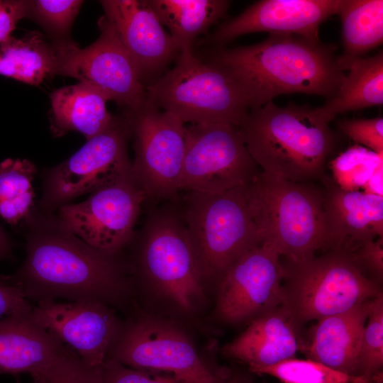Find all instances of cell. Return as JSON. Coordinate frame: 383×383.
<instances>
[{"instance_id":"cell-39","label":"cell","mask_w":383,"mask_h":383,"mask_svg":"<svg viewBox=\"0 0 383 383\" xmlns=\"http://www.w3.org/2000/svg\"><path fill=\"white\" fill-rule=\"evenodd\" d=\"M383 167L377 170L369 179L362 189L364 192L377 195H382Z\"/></svg>"},{"instance_id":"cell-14","label":"cell","mask_w":383,"mask_h":383,"mask_svg":"<svg viewBox=\"0 0 383 383\" xmlns=\"http://www.w3.org/2000/svg\"><path fill=\"white\" fill-rule=\"evenodd\" d=\"M130 137L125 118H116L109 128L87 140L73 155L48 170L39 203L45 214L132 172L127 152Z\"/></svg>"},{"instance_id":"cell-24","label":"cell","mask_w":383,"mask_h":383,"mask_svg":"<svg viewBox=\"0 0 383 383\" xmlns=\"http://www.w3.org/2000/svg\"><path fill=\"white\" fill-rule=\"evenodd\" d=\"M345 70L348 76L335 94L321 106L314 109L316 113L329 123L338 114L383 104V53L350 61Z\"/></svg>"},{"instance_id":"cell-6","label":"cell","mask_w":383,"mask_h":383,"mask_svg":"<svg viewBox=\"0 0 383 383\" xmlns=\"http://www.w3.org/2000/svg\"><path fill=\"white\" fill-rule=\"evenodd\" d=\"M151 213L141 231L136 270L160 298L184 315H195L206 304V282L182 211Z\"/></svg>"},{"instance_id":"cell-4","label":"cell","mask_w":383,"mask_h":383,"mask_svg":"<svg viewBox=\"0 0 383 383\" xmlns=\"http://www.w3.org/2000/svg\"><path fill=\"white\" fill-rule=\"evenodd\" d=\"M245 188L262 242L280 256L296 261L327 248L324 197L317 189L262 172Z\"/></svg>"},{"instance_id":"cell-29","label":"cell","mask_w":383,"mask_h":383,"mask_svg":"<svg viewBox=\"0 0 383 383\" xmlns=\"http://www.w3.org/2000/svg\"><path fill=\"white\" fill-rule=\"evenodd\" d=\"M248 369L255 374L274 377L282 383H355L371 381L363 377L338 371L311 359L292 357L273 365L252 366Z\"/></svg>"},{"instance_id":"cell-16","label":"cell","mask_w":383,"mask_h":383,"mask_svg":"<svg viewBox=\"0 0 383 383\" xmlns=\"http://www.w3.org/2000/svg\"><path fill=\"white\" fill-rule=\"evenodd\" d=\"M29 318L94 369L109 358L123 323L112 306L98 301H43Z\"/></svg>"},{"instance_id":"cell-27","label":"cell","mask_w":383,"mask_h":383,"mask_svg":"<svg viewBox=\"0 0 383 383\" xmlns=\"http://www.w3.org/2000/svg\"><path fill=\"white\" fill-rule=\"evenodd\" d=\"M343 25V54L338 61L342 71L350 61L383 41V1L344 0L338 13Z\"/></svg>"},{"instance_id":"cell-21","label":"cell","mask_w":383,"mask_h":383,"mask_svg":"<svg viewBox=\"0 0 383 383\" xmlns=\"http://www.w3.org/2000/svg\"><path fill=\"white\" fill-rule=\"evenodd\" d=\"M370 300L318 321L308 348L309 359L357 376L361 338Z\"/></svg>"},{"instance_id":"cell-9","label":"cell","mask_w":383,"mask_h":383,"mask_svg":"<svg viewBox=\"0 0 383 383\" xmlns=\"http://www.w3.org/2000/svg\"><path fill=\"white\" fill-rule=\"evenodd\" d=\"M109 358L133 369L171 374L189 383H223L230 372L209 365L178 323L149 313L123 321Z\"/></svg>"},{"instance_id":"cell-32","label":"cell","mask_w":383,"mask_h":383,"mask_svg":"<svg viewBox=\"0 0 383 383\" xmlns=\"http://www.w3.org/2000/svg\"><path fill=\"white\" fill-rule=\"evenodd\" d=\"M31 377L33 383H102L98 369L87 365L67 346L50 364Z\"/></svg>"},{"instance_id":"cell-12","label":"cell","mask_w":383,"mask_h":383,"mask_svg":"<svg viewBox=\"0 0 383 383\" xmlns=\"http://www.w3.org/2000/svg\"><path fill=\"white\" fill-rule=\"evenodd\" d=\"M239 127L186 126L179 190L220 193L250 182L258 173Z\"/></svg>"},{"instance_id":"cell-17","label":"cell","mask_w":383,"mask_h":383,"mask_svg":"<svg viewBox=\"0 0 383 383\" xmlns=\"http://www.w3.org/2000/svg\"><path fill=\"white\" fill-rule=\"evenodd\" d=\"M344 0H262L223 23L210 39L220 46L250 33L293 34L319 41L318 27L338 14Z\"/></svg>"},{"instance_id":"cell-18","label":"cell","mask_w":383,"mask_h":383,"mask_svg":"<svg viewBox=\"0 0 383 383\" xmlns=\"http://www.w3.org/2000/svg\"><path fill=\"white\" fill-rule=\"evenodd\" d=\"M143 80L157 74L180 52L148 0L101 1Z\"/></svg>"},{"instance_id":"cell-26","label":"cell","mask_w":383,"mask_h":383,"mask_svg":"<svg viewBox=\"0 0 383 383\" xmlns=\"http://www.w3.org/2000/svg\"><path fill=\"white\" fill-rule=\"evenodd\" d=\"M56 52L38 32L20 39L11 36L0 44V74L38 85L55 74Z\"/></svg>"},{"instance_id":"cell-19","label":"cell","mask_w":383,"mask_h":383,"mask_svg":"<svg viewBox=\"0 0 383 383\" xmlns=\"http://www.w3.org/2000/svg\"><path fill=\"white\" fill-rule=\"evenodd\" d=\"M323 197L327 248L345 250L383 236V196L332 184Z\"/></svg>"},{"instance_id":"cell-37","label":"cell","mask_w":383,"mask_h":383,"mask_svg":"<svg viewBox=\"0 0 383 383\" xmlns=\"http://www.w3.org/2000/svg\"><path fill=\"white\" fill-rule=\"evenodd\" d=\"M353 253L359 265H363L380 282L383 278V236L362 243Z\"/></svg>"},{"instance_id":"cell-2","label":"cell","mask_w":383,"mask_h":383,"mask_svg":"<svg viewBox=\"0 0 383 383\" xmlns=\"http://www.w3.org/2000/svg\"><path fill=\"white\" fill-rule=\"evenodd\" d=\"M335 50L320 40L272 33L257 44L218 48L209 62L235 81L252 110L284 94L332 97L345 77Z\"/></svg>"},{"instance_id":"cell-41","label":"cell","mask_w":383,"mask_h":383,"mask_svg":"<svg viewBox=\"0 0 383 383\" xmlns=\"http://www.w3.org/2000/svg\"><path fill=\"white\" fill-rule=\"evenodd\" d=\"M223 383H251V382L244 375L233 372L230 370V372Z\"/></svg>"},{"instance_id":"cell-35","label":"cell","mask_w":383,"mask_h":383,"mask_svg":"<svg viewBox=\"0 0 383 383\" xmlns=\"http://www.w3.org/2000/svg\"><path fill=\"white\" fill-rule=\"evenodd\" d=\"M339 128L357 143L373 152L383 154V118L344 119L338 122Z\"/></svg>"},{"instance_id":"cell-23","label":"cell","mask_w":383,"mask_h":383,"mask_svg":"<svg viewBox=\"0 0 383 383\" xmlns=\"http://www.w3.org/2000/svg\"><path fill=\"white\" fill-rule=\"evenodd\" d=\"M50 99L51 129L57 136L75 131L88 140L109 128L116 119L106 109L105 96L82 82L55 90Z\"/></svg>"},{"instance_id":"cell-34","label":"cell","mask_w":383,"mask_h":383,"mask_svg":"<svg viewBox=\"0 0 383 383\" xmlns=\"http://www.w3.org/2000/svg\"><path fill=\"white\" fill-rule=\"evenodd\" d=\"M80 0H36L30 1L34 12L47 25L57 31H66L77 15Z\"/></svg>"},{"instance_id":"cell-5","label":"cell","mask_w":383,"mask_h":383,"mask_svg":"<svg viewBox=\"0 0 383 383\" xmlns=\"http://www.w3.org/2000/svg\"><path fill=\"white\" fill-rule=\"evenodd\" d=\"M282 306L299 326L345 312L382 292L348 250H332L283 265Z\"/></svg>"},{"instance_id":"cell-13","label":"cell","mask_w":383,"mask_h":383,"mask_svg":"<svg viewBox=\"0 0 383 383\" xmlns=\"http://www.w3.org/2000/svg\"><path fill=\"white\" fill-rule=\"evenodd\" d=\"M98 25L100 35L88 47L71 43L55 46V74L76 78L126 110L135 109L146 99L139 72L105 16Z\"/></svg>"},{"instance_id":"cell-7","label":"cell","mask_w":383,"mask_h":383,"mask_svg":"<svg viewBox=\"0 0 383 383\" xmlns=\"http://www.w3.org/2000/svg\"><path fill=\"white\" fill-rule=\"evenodd\" d=\"M145 97L184 124L239 126L249 111L235 81L221 68L204 62L192 50L180 52L174 67L145 87Z\"/></svg>"},{"instance_id":"cell-1","label":"cell","mask_w":383,"mask_h":383,"mask_svg":"<svg viewBox=\"0 0 383 383\" xmlns=\"http://www.w3.org/2000/svg\"><path fill=\"white\" fill-rule=\"evenodd\" d=\"M26 257L11 278L27 299L98 301L121 306L130 297L129 265L58 227L48 215L33 213L26 224Z\"/></svg>"},{"instance_id":"cell-42","label":"cell","mask_w":383,"mask_h":383,"mask_svg":"<svg viewBox=\"0 0 383 383\" xmlns=\"http://www.w3.org/2000/svg\"><path fill=\"white\" fill-rule=\"evenodd\" d=\"M355 383H378V382H372V381H365V382H355Z\"/></svg>"},{"instance_id":"cell-20","label":"cell","mask_w":383,"mask_h":383,"mask_svg":"<svg viewBox=\"0 0 383 383\" xmlns=\"http://www.w3.org/2000/svg\"><path fill=\"white\" fill-rule=\"evenodd\" d=\"M246 329L222 348L228 357L252 366H265L294 357L301 348L299 326L278 306L256 317Z\"/></svg>"},{"instance_id":"cell-38","label":"cell","mask_w":383,"mask_h":383,"mask_svg":"<svg viewBox=\"0 0 383 383\" xmlns=\"http://www.w3.org/2000/svg\"><path fill=\"white\" fill-rule=\"evenodd\" d=\"M29 1H0V44L11 37L19 20L28 13Z\"/></svg>"},{"instance_id":"cell-33","label":"cell","mask_w":383,"mask_h":383,"mask_svg":"<svg viewBox=\"0 0 383 383\" xmlns=\"http://www.w3.org/2000/svg\"><path fill=\"white\" fill-rule=\"evenodd\" d=\"M98 372L102 383H189L171 374L133 369L111 358Z\"/></svg>"},{"instance_id":"cell-8","label":"cell","mask_w":383,"mask_h":383,"mask_svg":"<svg viewBox=\"0 0 383 383\" xmlns=\"http://www.w3.org/2000/svg\"><path fill=\"white\" fill-rule=\"evenodd\" d=\"M245 184L215 194L187 192L182 215L206 284L217 283L238 258L262 243Z\"/></svg>"},{"instance_id":"cell-11","label":"cell","mask_w":383,"mask_h":383,"mask_svg":"<svg viewBox=\"0 0 383 383\" xmlns=\"http://www.w3.org/2000/svg\"><path fill=\"white\" fill-rule=\"evenodd\" d=\"M145 193L133 172L91 193L85 201L67 204L48 214L62 230L111 255L118 253L135 236L134 226Z\"/></svg>"},{"instance_id":"cell-36","label":"cell","mask_w":383,"mask_h":383,"mask_svg":"<svg viewBox=\"0 0 383 383\" xmlns=\"http://www.w3.org/2000/svg\"><path fill=\"white\" fill-rule=\"evenodd\" d=\"M33 306L21 288L9 276H0V321L12 316H25Z\"/></svg>"},{"instance_id":"cell-31","label":"cell","mask_w":383,"mask_h":383,"mask_svg":"<svg viewBox=\"0 0 383 383\" xmlns=\"http://www.w3.org/2000/svg\"><path fill=\"white\" fill-rule=\"evenodd\" d=\"M383 167V154L355 145L331 161L336 185L344 190L354 191L365 184L379 168Z\"/></svg>"},{"instance_id":"cell-3","label":"cell","mask_w":383,"mask_h":383,"mask_svg":"<svg viewBox=\"0 0 383 383\" xmlns=\"http://www.w3.org/2000/svg\"><path fill=\"white\" fill-rule=\"evenodd\" d=\"M238 127L262 172L294 182L321 176L334 145L328 123L308 106L279 107L269 101L249 110Z\"/></svg>"},{"instance_id":"cell-22","label":"cell","mask_w":383,"mask_h":383,"mask_svg":"<svg viewBox=\"0 0 383 383\" xmlns=\"http://www.w3.org/2000/svg\"><path fill=\"white\" fill-rule=\"evenodd\" d=\"M29 314L0 321V374L33 375L50 364L66 346L34 323Z\"/></svg>"},{"instance_id":"cell-10","label":"cell","mask_w":383,"mask_h":383,"mask_svg":"<svg viewBox=\"0 0 383 383\" xmlns=\"http://www.w3.org/2000/svg\"><path fill=\"white\" fill-rule=\"evenodd\" d=\"M124 118L133 139L132 172L147 199L175 200L180 191L185 124L146 99L126 110Z\"/></svg>"},{"instance_id":"cell-25","label":"cell","mask_w":383,"mask_h":383,"mask_svg":"<svg viewBox=\"0 0 383 383\" xmlns=\"http://www.w3.org/2000/svg\"><path fill=\"white\" fill-rule=\"evenodd\" d=\"M163 26L168 28L179 52L192 50L196 38L226 13L225 0H148Z\"/></svg>"},{"instance_id":"cell-28","label":"cell","mask_w":383,"mask_h":383,"mask_svg":"<svg viewBox=\"0 0 383 383\" xmlns=\"http://www.w3.org/2000/svg\"><path fill=\"white\" fill-rule=\"evenodd\" d=\"M35 172L34 164L26 159L0 162V217L13 227L27 224L33 214Z\"/></svg>"},{"instance_id":"cell-30","label":"cell","mask_w":383,"mask_h":383,"mask_svg":"<svg viewBox=\"0 0 383 383\" xmlns=\"http://www.w3.org/2000/svg\"><path fill=\"white\" fill-rule=\"evenodd\" d=\"M383 366V294L370 300L358 354L357 376L380 383Z\"/></svg>"},{"instance_id":"cell-15","label":"cell","mask_w":383,"mask_h":383,"mask_svg":"<svg viewBox=\"0 0 383 383\" xmlns=\"http://www.w3.org/2000/svg\"><path fill=\"white\" fill-rule=\"evenodd\" d=\"M280 257L272 245L262 242L238 258L217 282L216 318L230 325L250 322L282 305Z\"/></svg>"},{"instance_id":"cell-40","label":"cell","mask_w":383,"mask_h":383,"mask_svg":"<svg viewBox=\"0 0 383 383\" xmlns=\"http://www.w3.org/2000/svg\"><path fill=\"white\" fill-rule=\"evenodd\" d=\"M12 255V245L6 233L0 226V260L9 259Z\"/></svg>"}]
</instances>
